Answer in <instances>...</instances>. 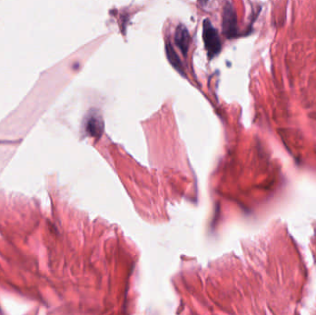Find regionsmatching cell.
Masks as SVG:
<instances>
[{"instance_id":"6da1fadb","label":"cell","mask_w":316,"mask_h":315,"mask_svg":"<svg viewBox=\"0 0 316 315\" xmlns=\"http://www.w3.org/2000/svg\"><path fill=\"white\" fill-rule=\"evenodd\" d=\"M202 36L209 57L213 58L217 56L221 50V41L216 29L209 20H205L203 22Z\"/></svg>"},{"instance_id":"7a4b0ae2","label":"cell","mask_w":316,"mask_h":315,"mask_svg":"<svg viewBox=\"0 0 316 315\" xmlns=\"http://www.w3.org/2000/svg\"><path fill=\"white\" fill-rule=\"evenodd\" d=\"M223 32L227 37H233L237 35V18L234 8L230 4L224 7L223 14Z\"/></svg>"},{"instance_id":"3957f363","label":"cell","mask_w":316,"mask_h":315,"mask_svg":"<svg viewBox=\"0 0 316 315\" xmlns=\"http://www.w3.org/2000/svg\"><path fill=\"white\" fill-rule=\"evenodd\" d=\"M190 41L191 38L188 29L183 24H180L175 32V43L184 56L187 55Z\"/></svg>"},{"instance_id":"277c9868","label":"cell","mask_w":316,"mask_h":315,"mask_svg":"<svg viewBox=\"0 0 316 315\" xmlns=\"http://www.w3.org/2000/svg\"><path fill=\"white\" fill-rule=\"evenodd\" d=\"M165 51H166V57L168 58L170 64L178 71V72L184 74L183 72V67L180 62V57L178 56V54L173 49L172 45L170 43H167L165 46Z\"/></svg>"},{"instance_id":"5b68a950","label":"cell","mask_w":316,"mask_h":315,"mask_svg":"<svg viewBox=\"0 0 316 315\" xmlns=\"http://www.w3.org/2000/svg\"><path fill=\"white\" fill-rule=\"evenodd\" d=\"M199 1H200V3L202 6H204V5H206L208 3V0H199Z\"/></svg>"}]
</instances>
